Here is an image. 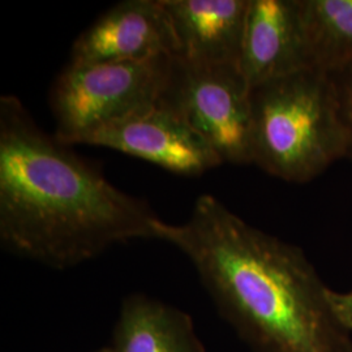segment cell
Segmentation results:
<instances>
[{"mask_svg":"<svg viewBox=\"0 0 352 352\" xmlns=\"http://www.w3.org/2000/svg\"><path fill=\"white\" fill-rule=\"evenodd\" d=\"M153 235L188 258L252 352H352V334L302 248L251 226L217 197L201 195L180 225L158 218Z\"/></svg>","mask_w":352,"mask_h":352,"instance_id":"6da1fadb","label":"cell"},{"mask_svg":"<svg viewBox=\"0 0 352 352\" xmlns=\"http://www.w3.org/2000/svg\"><path fill=\"white\" fill-rule=\"evenodd\" d=\"M158 217L38 126L16 96L0 97V243L69 269L115 244L154 239Z\"/></svg>","mask_w":352,"mask_h":352,"instance_id":"7a4b0ae2","label":"cell"},{"mask_svg":"<svg viewBox=\"0 0 352 352\" xmlns=\"http://www.w3.org/2000/svg\"><path fill=\"white\" fill-rule=\"evenodd\" d=\"M252 164L287 183H309L347 158L331 76L315 69L251 89Z\"/></svg>","mask_w":352,"mask_h":352,"instance_id":"3957f363","label":"cell"},{"mask_svg":"<svg viewBox=\"0 0 352 352\" xmlns=\"http://www.w3.org/2000/svg\"><path fill=\"white\" fill-rule=\"evenodd\" d=\"M171 56L136 62L68 64L50 90L54 136L63 145L157 101Z\"/></svg>","mask_w":352,"mask_h":352,"instance_id":"277c9868","label":"cell"},{"mask_svg":"<svg viewBox=\"0 0 352 352\" xmlns=\"http://www.w3.org/2000/svg\"><path fill=\"white\" fill-rule=\"evenodd\" d=\"M161 100L223 164H252L251 88L239 64L196 63L173 55Z\"/></svg>","mask_w":352,"mask_h":352,"instance_id":"5b68a950","label":"cell"},{"mask_svg":"<svg viewBox=\"0 0 352 352\" xmlns=\"http://www.w3.org/2000/svg\"><path fill=\"white\" fill-rule=\"evenodd\" d=\"M74 145L109 148L177 175H202L223 164L213 148L161 97L82 135Z\"/></svg>","mask_w":352,"mask_h":352,"instance_id":"8992f818","label":"cell"},{"mask_svg":"<svg viewBox=\"0 0 352 352\" xmlns=\"http://www.w3.org/2000/svg\"><path fill=\"white\" fill-rule=\"evenodd\" d=\"M176 52L175 33L162 0H124L77 37L69 64L136 62Z\"/></svg>","mask_w":352,"mask_h":352,"instance_id":"52a82bcc","label":"cell"},{"mask_svg":"<svg viewBox=\"0 0 352 352\" xmlns=\"http://www.w3.org/2000/svg\"><path fill=\"white\" fill-rule=\"evenodd\" d=\"M239 68L251 89L311 69L300 0H250Z\"/></svg>","mask_w":352,"mask_h":352,"instance_id":"ba28073f","label":"cell"},{"mask_svg":"<svg viewBox=\"0 0 352 352\" xmlns=\"http://www.w3.org/2000/svg\"><path fill=\"white\" fill-rule=\"evenodd\" d=\"M176 55L196 63L239 64L250 0H162Z\"/></svg>","mask_w":352,"mask_h":352,"instance_id":"9c48e42d","label":"cell"},{"mask_svg":"<svg viewBox=\"0 0 352 352\" xmlns=\"http://www.w3.org/2000/svg\"><path fill=\"white\" fill-rule=\"evenodd\" d=\"M111 352H206L184 311L144 294L122 302Z\"/></svg>","mask_w":352,"mask_h":352,"instance_id":"30bf717a","label":"cell"},{"mask_svg":"<svg viewBox=\"0 0 352 352\" xmlns=\"http://www.w3.org/2000/svg\"><path fill=\"white\" fill-rule=\"evenodd\" d=\"M311 69L334 75L352 65V0H300Z\"/></svg>","mask_w":352,"mask_h":352,"instance_id":"8fae6325","label":"cell"},{"mask_svg":"<svg viewBox=\"0 0 352 352\" xmlns=\"http://www.w3.org/2000/svg\"><path fill=\"white\" fill-rule=\"evenodd\" d=\"M330 76L336 84L340 115L347 133V158L352 161V65Z\"/></svg>","mask_w":352,"mask_h":352,"instance_id":"7c38bea8","label":"cell"},{"mask_svg":"<svg viewBox=\"0 0 352 352\" xmlns=\"http://www.w3.org/2000/svg\"><path fill=\"white\" fill-rule=\"evenodd\" d=\"M329 302L336 317L352 334V291L340 292L329 289Z\"/></svg>","mask_w":352,"mask_h":352,"instance_id":"4fadbf2b","label":"cell"},{"mask_svg":"<svg viewBox=\"0 0 352 352\" xmlns=\"http://www.w3.org/2000/svg\"><path fill=\"white\" fill-rule=\"evenodd\" d=\"M90 352H111V350H110L109 346H106V347H101V349H98V350H94V351Z\"/></svg>","mask_w":352,"mask_h":352,"instance_id":"5bb4252c","label":"cell"}]
</instances>
